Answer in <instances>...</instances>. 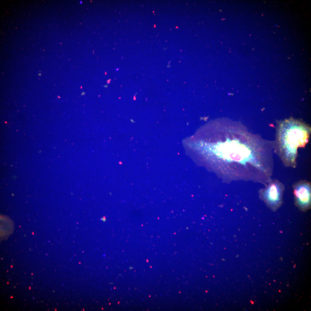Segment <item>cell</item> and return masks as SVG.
Masks as SVG:
<instances>
[{
	"label": "cell",
	"mask_w": 311,
	"mask_h": 311,
	"mask_svg": "<svg viewBox=\"0 0 311 311\" xmlns=\"http://www.w3.org/2000/svg\"><path fill=\"white\" fill-rule=\"evenodd\" d=\"M295 204L301 211H305L311 206V186L306 181H301L293 186Z\"/></svg>",
	"instance_id": "cell-3"
},
{
	"label": "cell",
	"mask_w": 311,
	"mask_h": 311,
	"mask_svg": "<svg viewBox=\"0 0 311 311\" xmlns=\"http://www.w3.org/2000/svg\"><path fill=\"white\" fill-rule=\"evenodd\" d=\"M284 190V185L278 180H270L261 190L260 195L266 204L272 210H276L282 203Z\"/></svg>",
	"instance_id": "cell-2"
},
{
	"label": "cell",
	"mask_w": 311,
	"mask_h": 311,
	"mask_svg": "<svg viewBox=\"0 0 311 311\" xmlns=\"http://www.w3.org/2000/svg\"><path fill=\"white\" fill-rule=\"evenodd\" d=\"M279 128L277 140L280 153L284 163L294 167L297 148L308 140V128L298 122L287 121Z\"/></svg>",
	"instance_id": "cell-1"
},
{
	"label": "cell",
	"mask_w": 311,
	"mask_h": 311,
	"mask_svg": "<svg viewBox=\"0 0 311 311\" xmlns=\"http://www.w3.org/2000/svg\"><path fill=\"white\" fill-rule=\"evenodd\" d=\"M85 94V93L84 92H82V93H81V95H84Z\"/></svg>",
	"instance_id": "cell-4"
}]
</instances>
